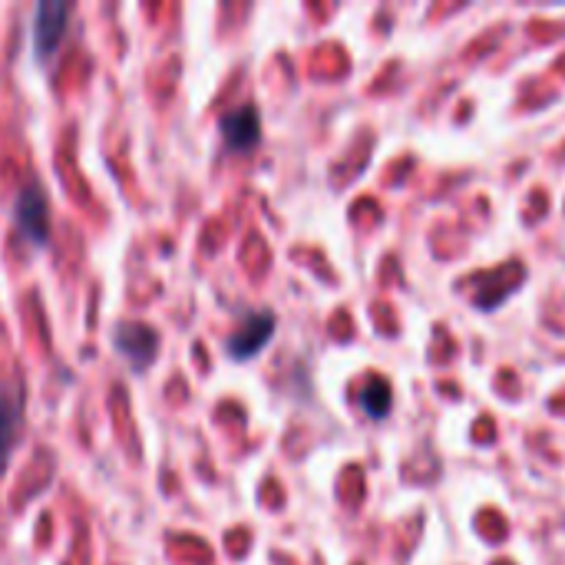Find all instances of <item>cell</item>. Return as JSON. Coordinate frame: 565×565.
Here are the masks:
<instances>
[{"label": "cell", "mask_w": 565, "mask_h": 565, "mask_svg": "<svg viewBox=\"0 0 565 565\" xmlns=\"http://www.w3.org/2000/svg\"><path fill=\"white\" fill-rule=\"evenodd\" d=\"M70 3H60V0H43L33 7V20H30V43H33V56L43 63L56 53L63 33H66V23H70Z\"/></svg>", "instance_id": "1"}, {"label": "cell", "mask_w": 565, "mask_h": 565, "mask_svg": "<svg viewBox=\"0 0 565 565\" xmlns=\"http://www.w3.org/2000/svg\"><path fill=\"white\" fill-rule=\"evenodd\" d=\"M13 222L30 245L43 248L50 242V205H46V195L40 185L20 189V195L13 202Z\"/></svg>", "instance_id": "2"}, {"label": "cell", "mask_w": 565, "mask_h": 565, "mask_svg": "<svg viewBox=\"0 0 565 565\" xmlns=\"http://www.w3.org/2000/svg\"><path fill=\"white\" fill-rule=\"evenodd\" d=\"M113 344H116V351L126 358V364H129L132 371H146V367L156 361L159 334H156L149 324H142V321H126V324H116Z\"/></svg>", "instance_id": "4"}, {"label": "cell", "mask_w": 565, "mask_h": 565, "mask_svg": "<svg viewBox=\"0 0 565 565\" xmlns=\"http://www.w3.org/2000/svg\"><path fill=\"white\" fill-rule=\"evenodd\" d=\"M218 132H222V139H225L228 149L248 152V149H255L258 139H262V119H258V113H255L252 106H238V109H232V113L222 116Z\"/></svg>", "instance_id": "5"}, {"label": "cell", "mask_w": 565, "mask_h": 565, "mask_svg": "<svg viewBox=\"0 0 565 565\" xmlns=\"http://www.w3.org/2000/svg\"><path fill=\"white\" fill-rule=\"evenodd\" d=\"M23 424V394L17 384L0 381V467L7 463Z\"/></svg>", "instance_id": "6"}, {"label": "cell", "mask_w": 565, "mask_h": 565, "mask_svg": "<svg viewBox=\"0 0 565 565\" xmlns=\"http://www.w3.org/2000/svg\"><path fill=\"white\" fill-rule=\"evenodd\" d=\"M361 401H364V411H367L371 417H384V414L391 411V387H387L384 381H371Z\"/></svg>", "instance_id": "7"}, {"label": "cell", "mask_w": 565, "mask_h": 565, "mask_svg": "<svg viewBox=\"0 0 565 565\" xmlns=\"http://www.w3.org/2000/svg\"><path fill=\"white\" fill-rule=\"evenodd\" d=\"M275 334V315L271 311H252L238 321V328L228 334V358L232 361H252L258 351H265V344Z\"/></svg>", "instance_id": "3"}]
</instances>
